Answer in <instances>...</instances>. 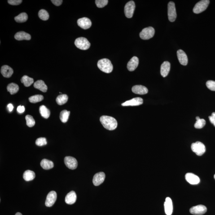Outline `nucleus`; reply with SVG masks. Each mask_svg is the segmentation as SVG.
Wrapping results in <instances>:
<instances>
[{
    "label": "nucleus",
    "instance_id": "f257e3e1",
    "mask_svg": "<svg viewBox=\"0 0 215 215\" xmlns=\"http://www.w3.org/2000/svg\"><path fill=\"white\" fill-rule=\"evenodd\" d=\"M100 120L104 127L109 130H113L117 127L118 123L116 119L111 116H103Z\"/></svg>",
    "mask_w": 215,
    "mask_h": 215
},
{
    "label": "nucleus",
    "instance_id": "f03ea898",
    "mask_svg": "<svg viewBox=\"0 0 215 215\" xmlns=\"http://www.w3.org/2000/svg\"><path fill=\"white\" fill-rule=\"evenodd\" d=\"M97 66L98 68L101 71L107 73L112 72L113 69V67L111 61L106 58L98 61Z\"/></svg>",
    "mask_w": 215,
    "mask_h": 215
},
{
    "label": "nucleus",
    "instance_id": "7ed1b4c3",
    "mask_svg": "<svg viewBox=\"0 0 215 215\" xmlns=\"http://www.w3.org/2000/svg\"><path fill=\"white\" fill-rule=\"evenodd\" d=\"M75 44L77 48L81 50H87L90 46V43L87 39L83 37L76 39L75 41Z\"/></svg>",
    "mask_w": 215,
    "mask_h": 215
},
{
    "label": "nucleus",
    "instance_id": "20e7f679",
    "mask_svg": "<svg viewBox=\"0 0 215 215\" xmlns=\"http://www.w3.org/2000/svg\"><path fill=\"white\" fill-rule=\"evenodd\" d=\"M209 0H203L197 3L194 7L193 11L195 14H199L206 9L210 3Z\"/></svg>",
    "mask_w": 215,
    "mask_h": 215
},
{
    "label": "nucleus",
    "instance_id": "39448f33",
    "mask_svg": "<svg viewBox=\"0 0 215 215\" xmlns=\"http://www.w3.org/2000/svg\"><path fill=\"white\" fill-rule=\"evenodd\" d=\"M192 151L198 156H201L206 151V147L202 142H197L191 145Z\"/></svg>",
    "mask_w": 215,
    "mask_h": 215
},
{
    "label": "nucleus",
    "instance_id": "423d86ee",
    "mask_svg": "<svg viewBox=\"0 0 215 215\" xmlns=\"http://www.w3.org/2000/svg\"><path fill=\"white\" fill-rule=\"evenodd\" d=\"M155 33V29L152 27H149L142 30L140 33L139 36L142 39L147 40L153 37Z\"/></svg>",
    "mask_w": 215,
    "mask_h": 215
},
{
    "label": "nucleus",
    "instance_id": "0eeeda50",
    "mask_svg": "<svg viewBox=\"0 0 215 215\" xmlns=\"http://www.w3.org/2000/svg\"><path fill=\"white\" fill-rule=\"evenodd\" d=\"M168 19L171 22H174L177 18L175 6L174 2L171 1L168 5Z\"/></svg>",
    "mask_w": 215,
    "mask_h": 215
},
{
    "label": "nucleus",
    "instance_id": "6e6552de",
    "mask_svg": "<svg viewBox=\"0 0 215 215\" xmlns=\"http://www.w3.org/2000/svg\"><path fill=\"white\" fill-rule=\"evenodd\" d=\"M135 8V4L133 1H129L126 4L124 7V13L127 18L132 17Z\"/></svg>",
    "mask_w": 215,
    "mask_h": 215
},
{
    "label": "nucleus",
    "instance_id": "1a4fd4ad",
    "mask_svg": "<svg viewBox=\"0 0 215 215\" xmlns=\"http://www.w3.org/2000/svg\"><path fill=\"white\" fill-rule=\"evenodd\" d=\"M64 163L69 169L74 170L77 168L78 165L77 160L72 157L67 156L65 158Z\"/></svg>",
    "mask_w": 215,
    "mask_h": 215
},
{
    "label": "nucleus",
    "instance_id": "9d476101",
    "mask_svg": "<svg viewBox=\"0 0 215 215\" xmlns=\"http://www.w3.org/2000/svg\"><path fill=\"white\" fill-rule=\"evenodd\" d=\"M207 212V208L205 206L199 205L192 207L190 210V213L195 215H202Z\"/></svg>",
    "mask_w": 215,
    "mask_h": 215
},
{
    "label": "nucleus",
    "instance_id": "9b49d317",
    "mask_svg": "<svg viewBox=\"0 0 215 215\" xmlns=\"http://www.w3.org/2000/svg\"><path fill=\"white\" fill-rule=\"evenodd\" d=\"M57 193L55 191L50 192L47 196L45 205L47 207H51L55 204L57 199Z\"/></svg>",
    "mask_w": 215,
    "mask_h": 215
},
{
    "label": "nucleus",
    "instance_id": "f8f14e48",
    "mask_svg": "<svg viewBox=\"0 0 215 215\" xmlns=\"http://www.w3.org/2000/svg\"><path fill=\"white\" fill-rule=\"evenodd\" d=\"M105 178V174L103 172H99L94 175L93 182L94 186H98L103 183Z\"/></svg>",
    "mask_w": 215,
    "mask_h": 215
},
{
    "label": "nucleus",
    "instance_id": "ddd939ff",
    "mask_svg": "<svg viewBox=\"0 0 215 215\" xmlns=\"http://www.w3.org/2000/svg\"><path fill=\"white\" fill-rule=\"evenodd\" d=\"M77 24L79 26L85 30L89 29L92 26L91 21L86 17L78 19L77 20Z\"/></svg>",
    "mask_w": 215,
    "mask_h": 215
},
{
    "label": "nucleus",
    "instance_id": "4468645a",
    "mask_svg": "<svg viewBox=\"0 0 215 215\" xmlns=\"http://www.w3.org/2000/svg\"><path fill=\"white\" fill-rule=\"evenodd\" d=\"M185 179L191 185H197L200 182L199 177L192 173H186L185 175Z\"/></svg>",
    "mask_w": 215,
    "mask_h": 215
},
{
    "label": "nucleus",
    "instance_id": "2eb2a0df",
    "mask_svg": "<svg viewBox=\"0 0 215 215\" xmlns=\"http://www.w3.org/2000/svg\"><path fill=\"white\" fill-rule=\"evenodd\" d=\"M143 103V100L142 98L140 97L134 98L126 101L122 104V106H139Z\"/></svg>",
    "mask_w": 215,
    "mask_h": 215
},
{
    "label": "nucleus",
    "instance_id": "dca6fc26",
    "mask_svg": "<svg viewBox=\"0 0 215 215\" xmlns=\"http://www.w3.org/2000/svg\"><path fill=\"white\" fill-rule=\"evenodd\" d=\"M164 210L167 215H171L173 213V206L170 198L167 197L164 203Z\"/></svg>",
    "mask_w": 215,
    "mask_h": 215
},
{
    "label": "nucleus",
    "instance_id": "f3484780",
    "mask_svg": "<svg viewBox=\"0 0 215 215\" xmlns=\"http://www.w3.org/2000/svg\"><path fill=\"white\" fill-rule=\"evenodd\" d=\"M177 55L180 63L183 65H187L188 59L186 53L183 50H179L177 51Z\"/></svg>",
    "mask_w": 215,
    "mask_h": 215
},
{
    "label": "nucleus",
    "instance_id": "a211bd4d",
    "mask_svg": "<svg viewBox=\"0 0 215 215\" xmlns=\"http://www.w3.org/2000/svg\"><path fill=\"white\" fill-rule=\"evenodd\" d=\"M171 64L169 62H164L160 66V74L164 77L167 76L170 70Z\"/></svg>",
    "mask_w": 215,
    "mask_h": 215
},
{
    "label": "nucleus",
    "instance_id": "6ab92c4d",
    "mask_svg": "<svg viewBox=\"0 0 215 215\" xmlns=\"http://www.w3.org/2000/svg\"><path fill=\"white\" fill-rule=\"evenodd\" d=\"M132 91L136 94L143 95L148 93V90L145 86L141 85H135L132 88Z\"/></svg>",
    "mask_w": 215,
    "mask_h": 215
},
{
    "label": "nucleus",
    "instance_id": "aec40b11",
    "mask_svg": "<svg viewBox=\"0 0 215 215\" xmlns=\"http://www.w3.org/2000/svg\"><path fill=\"white\" fill-rule=\"evenodd\" d=\"M139 64V59L137 57H133L128 62L127 68L130 72H133L137 68Z\"/></svg>",
    "mask_w": 215,
    "mask_h": 215
},
{
    "label": "nucleus",
    "instance_id": "412c9836",
    "mask_svg": "<svg viewBox=\"0 0 215 215\" xmlns=\"http://www.w3.org/2000/svg\"><path fill=\"white\" fill-rule=\"evenodd\" d=\"M1 72L4 77L10 78L13 73V70L9 66L5 65L1 67Z\"/></svg>",
    "mask_w": 215,
    "mask_h": 215
},
{
    "label": "nucleus",
    "instance_id": "4be33fe9",
    "mask_svg": "<svg viewBox=\"0 0 215 215\" xmlns=\"http://www.w3.org/2000/svg\"><path fill=\"white\" fill-rule=\"evenodd\" d=\"M77 200V195L74 191H71L67 194L65 198V203L68 204H74Z\"/></svg>",
    "mask_w": 215,
    "mask_h": 215
},
{
    "label": "nucleus",
    "instance_id": "5701e85b",
    "mask_svg": "<svg viewBox=\"0 0 215 215\" xmlns=\"http://www.w3.org/2000/svg\"><path fill=\"white\" fill-rule=\"evenodd\" d=\"M15 38L19 41H23V40L29 41L31 39V36L29 33H26L23 31H20L16 33Z\"/></svg>",
    "mask_w": 215,
    "mask_h": 215
},
{
    "label": "nucleus",
    "instance_id": "b1692460",
    "mask_svg": "<svg viewBox=\"0 0 215 215\" xmlns=\"http://www.w3.org/2000/svg\"><path fill=\"white\" fill-rule=\"evenodd\" d=\"M33 86L36 89H39L43 92H46L48 90V86L42 80H38L34 83Z\"/></svg>",
    "mask_w": 215,
    "mask_h": 215
},
{
    "label": "nucleus",
    "instance_id": "393cba45",
    "mask_svg": "<svg viewBox=\"0 0 215 215\" xmlns=\"http://www.w3.org/2000/svg\"><path fill=\"white\" fill-rule=\"evenodd\" d=\"M41 165L42 168L45 170L51 169L54 167L53 162L47 159H43L41 162Z\"/></svg>",
    "mask_w": 215,
    "mask_h": 215
},
{
    "label": "nucleus",
    "instance_id": "a878e982",
    "mask_svg": "<svg viewBox=\"0 0 215 215\" xmlns=\"http://www.w3.org/2000/svg\"><path fill=\"white\" fill-rule=\"evenodd\" d=\"M35 176V173L33 171L26 170L23 174V178L26 181H30L34 179Z\"/></svg>",
    "mask_w": 215,
    "mask_h": 215
},
{
    "label": "nucleus",
    "instance_id": "bb28decb",
    "mask_svg": "<svg viewBox=\"0 0 215 215\" xmlns=\"http://www.w3.org/2000/svg\"><path fill=\"white\" fill-rule=\"evenodd\" d=\"M19 89V86L15 83H11L9 84L7 86L8 91L11 94H14L17 93Z\"/></svg>",
    "mask_w": 215,
    "mask_h": 215
},
{
    "label": "nucleus",
    "instance_id": "cd10ccee",
    "mask_svg": "<svg viewBox=\"0 0 215 215\" xmlns=\"http://www.w3.org/2000/svg\"><path fill=\"white\" fill-rule=\"evenodd\" d=\"M39 111L40 114L43 117L47 119L50 117V110L47 108L46 106L41 105L40 107Z\"/></svg>",
    "mask_w": 215,
    "mask_h": 215
},
{
    "label": "nucleus",
    "instance_id": "c85d7f7f",
    "mask_svg": "<svg viewBox=\"0 0 215 215\" xmlns=\"http://www.w3.org/2000/svg\"><path fill=\"white\" fill-rule=\"evenodd\" d=\"M21 81L26 87H28L33 83L34 80L32 78L30 77L27 76H24L21 79Z\"/></svg>",
    "mask_w": 215,
    "mask_h": 215
},
{
    "label": "nucleus",
    "instance_id": "c756f323",
    "mask_svg": "<svg viewBox=\"0 0 215 215\" xmlns=\"http://www.w3.org/2000/svg\"><path fill=\"white\" fill-rule=\"evenodd\" d=\"M68 99V97L66 94H62L57 97L56 101L58 105H62L66 103Z\"/></svg>",
    "mask_w": 215,
    "mask_h": 215
},
{
    "label": "nucleus",
    "instance_id": "7c9ffc66",
    "mask_svg": "<svg viewBox=\"0 0 215 215\" xmlns=\"http://www.w3.org/2000/svg\"><path fill=\"white\" fill-rule=\"evenodd\" d=\"M28 19V16L27 14L25 12H23L20 15L16 16L15 20L17 23H23L26 21Z\"/></svg>",
    "mask_w": 215,
    "mask_h": 215
},
{
    "label": "nucleus",
    "instance_id": "2f4dec72",
    "mask_svg": "<svg viewBox=\"0 0 215 215\" xmlns=\"http://www.w3.org/2000/svg\"><path fill=\"white\" fill-rule=\"evenodd\" d=\"M70 113V111H67V110H63L60 113V119L62 122L66 123L68 121L69 118Z\"/></svg>",
    "mask_w": 215,
    "mask_h": 215
},
{
    "label": "nucleus",
    "instance_id": "473e14b6",
    "mask_svg": "<svg viewBox=\"0 0 215 215\" xmlns=\"http://www.w3.org/2000/svg\"><path fill=\"white\" fill-rule=\"evenodd\" d=\"M44 99V97L40 94H37L30 97L29 98V101L31 103H36L41 102Z\"/></svg>",
    "mask_w": 215,
    "mask_h": 215
},
{
    "label": "nucleus",
    "instance_id": "72a5a7b5",
    "mask_svg": "<svg viewBox=\"0 0 215 215\" xmlns=\"http://www.w3.org/2000/svg\"><path fill=\"white\" fill-rule=\"evenodd\" d=\"M38 16L40 19L43 20H48L49 18L48 13L44 9H41L38 12Z\"/></svg>",
    "mask_w": 215,
    "mask_h": 215
},
{
    "label": "nucleus",
    "instance_id": "f704fd0d",
    "mask_svg": "<svg viewBox=\"0 0 215 215\" xmlns=\"http://www.w3.org/2000/svg\"><path fill=\"white\" fill-rule=\"evenodd\" d=\"M25 119L26 121V125L29 127H32L35 124V121L32 116L27 115L26 116Z\"/></svg>",
    "mask_w": 215,
    "mask_h": 215
},
{
    "label": "nucleus",
    "instance_id": "c9c22d12",
    "mask_svg": "<svg viewBox=\"0 0 215 215\" xmlns=\"http://www.w3.org/2000/svg\"><path fill=\"white\" fill-rule=\"evenodd\" d=\"M206 121L203 119H200L196 120L195 124V127L197 129H201L205 126Z\"/></svg>",
    "mask_w": 215,
    "mask_h": 215
},
{
    "label": "nucleus",
    "instance_id": "e433bc0d",
    "mask_svg": "<svg viewBox=\"0 0 215 215\" xmlns=\"http://www.w3.org/2000/svg\"><path fill=\"white\" fill-rule=\"evenodd\" d=\"M108 2V0H96L95 1V3L98 8H101L106 6Z\"/></svg>",
    "mask_w": 215,
    "mask_h": 215
},
{
    "label": "nucleus",
    "instance_id": "4c0bfd02",
    "mask_svg": "<svg viewBox=\"0 0 215 215\" xmlns=\"http://www.w3.org/2000/svg\"><path fill=\"white\" fill-rule=\"evenodd\" d=\"M36 145L39 146H45L47 144L46 139L45 138H40L37 139L36 141Z\"/></svg>",
    "mask_w": 215,
    "mask_h": 215
},
{
    "label": "nucleus",
    "instance_id": "58836bf2",
    "mask_svg": "<svg viewBox=\"0 0 215 215\" xmlns=\"http://www.w3.org/2000/svg\"><path fill=\"white\" fill-rule=\"evenodd\" d=\"M206 85L208 89L212 91H215V81H208L206 83Z\"/></svg>",
    "mask_w": 215,
    "mask_h": 215
},
{
    "label": "nucleus",
    "instance_id": "ea45409f",
    "mask_svg": "<svg viewBox=\"0 0 215 215\" xmlns=\"http://www.w3.org/2000/svg\"><path fill=\"white\" fill-rule=\"evenodd\" d=\"M23 2L22 0H9L8 2L12 5H18L20 4Z\"/></svg>",
    "mask_w": 215,
    "mask_h": 215
},
{
    "label": "nucleus",
    "instance_id": "a19ab883",
    "mask_svg": "<svg viewBox=\"0 0 215 215\" xmlns=\"http://www.w3.org/2000/svg\"><path fill=\"white\" fill-rule=\"evenodd\" d=\"M210 121L215 127V112L212 113V115L209 116Z\"/></svg>",
    "mask_w": 215,
    "mask_h": 215
},
{
    "label": "nucleus",
    "instance_id": "79ce46f5",
    "mask_svg": "<svg viewBox=\"0 0 215 215\" xmlns=\"http://www.w3.org/2000/svg\"><path fill=\"white\" fill-rule=\"evenodd\" d=\"M51 2L55 6H59L62 5L63 1L62 0H51Z\"/></svg>",
    "mask_w": 215,
    "mask_h": 215
},
{
    "label": "nucleus",
    "instance_id": "37998d69",
    "mask_svg": "<svg viewBox=\"0 0 215 215\" xmlns=\"http://www.w3.org/2000/svg\"><path fill=\"white\" fill-rule=\"evenodd\" d=\"M17 111L19 113H23L25 111V108L24 106H19L17 109Z\"/></svg>",
    "mask_w": 215,
    "mask_h": 215
},
{
    "label": "nucleus",
    "instance_id": "c03bdc74",
    "mask_svg": "<svg viewBox=\"0 0 215 215\" xmlns=\"http://www.w3.org/2000/svg\"><path fill=\"white\" fill-rule=\"evenodd\" d=\"M7 107L9 111L10 112H12L14 108L13 106V105L12 104H9L8 105Z\"/></svg>",
    "mask_w": 215,
    "mask_h": 215
},
{
    "label": "nucleus",
    "instance_id": "a18cd8bd",
    "mask_svg": "<svg viewBox=\"0 0 215 215\" xmlns=\"http://www.w3.org/2000/svg\"><path fill=\"white\" fill-rule=\"evenodd\" d=\"M15 215H23L21 213H20V212H17L16 213Z\"/></svg>",
    "mask_w": 215,
    "mask_h": 215
},
{
    "label": "nucleus",
    "instance_id": "49530a36",
    "mask_svg": "<svg viewBox=\"0 0 215 215\" xmlns=\"http://www.w3.org/2000/svg\"><path fill=\"white\" fill-rule=\"evenodd\" d=\"M200 119V118L199 117V116H197V117H196V120H199V119Z\"/></svg>",
    "mask_w": 215,
    "mask_h": 215
},
{
    "label": "nucleus",
    "instance_id": "de8ad7c7",
    "mask_svg": "<svg viewBox=\"0 0 215 215\" xmlns=\"http://www.w3.org/2000/svg\"><path fill=\"white\" fill-rule=\"evenodd\" d=\"M214 178H215V174L214 175Z\"/></svg>",
    "mask_w": 215,
    "mask_h": 215
}]
</instances>
